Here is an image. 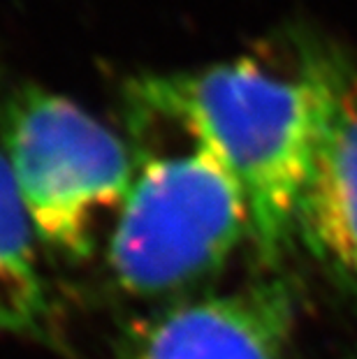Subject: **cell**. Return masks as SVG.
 Segmentation results:
<instances>
[{"instance_id":"1","label":"cell","mask_w":357,"mask_h":359,"mask_svg":"<svg viewBox=\"0 0 357 359\" xmlns=\"http://www.w3.org/2000/svg\"><path fill=\"white\" fill-rule=\"evenodd\" d=\"M339 63L307 51L295 77L239 58L197 72L151 74L133 83L147 114L167 118L207 149L237 181L250 216V239L264 262L297 232L304 186L328 126Z\"/></svg>"},{"instance_id":"2","label":"cell","mask_w":357,"mask_h":359,"mask_svg":"<svg viewBox=\"0 0 357 359\" xmlns=\"http://www.w3.org/2000/svg\"><path fill=\"white\" fill-rule=\"evenodd\" d=\"M0 144L37 236L63 255L93 253L137 174L126 142L67 97L21 88L7 102Z\"/></svg>"},{"instance_id":"3","label":"cell","mask_w":357,"mask_h":359,"mask_svg":"<svg viewBox=\"0 0 357 359\" xmlns=\"http://www.w3.org/2000/svg\"><path fill=\"white\" fill-rule=\"evenodd\" d=\"M246 236L250 216L237 181L191 142L184 154L137 165L107 257L121 287L154 297L209 276Z\"/></svg>"},{"instance_id":"4","label":"cell","mask_w":357,"mask_h":359,"mask_svg":"<svg viewBox=\"0 0 357 359\" xmlns=\"http://www.w3.org/2000/svg\"><path fill=\"white\" fill-rule=\"evenodd\" d=\"M290 299L281 285L209 297L156 320L135 359H281Z\"/></svg>"},{"instance_id":"5","label":"cell","mask_w":357,"mask_h":359,"mask_svg":"<svg viewBox=\"0 0 357 359\" xmlns=\"http://www.w3.org/2000/svg\"><path fill=\"white\" fill-rule=\"evenodd\" d=\"M297 232L316 257L357 280V70L346 60L299 200Z\"/></svg>"},{"instance_id":"6","label":"cell","mask_w":357,"mask_h":359,"mask_svg":"<svg viewBox=\"0 0 357 359\" xmlns=\"http://www.w3.org/2000/svg\"><path fill=\"white\" fill-rule=\"evenodd\" d=\"M35 227L30 223L0 144V330H37L47 292L37 266Z\"/></svg>"}]
</instances>
